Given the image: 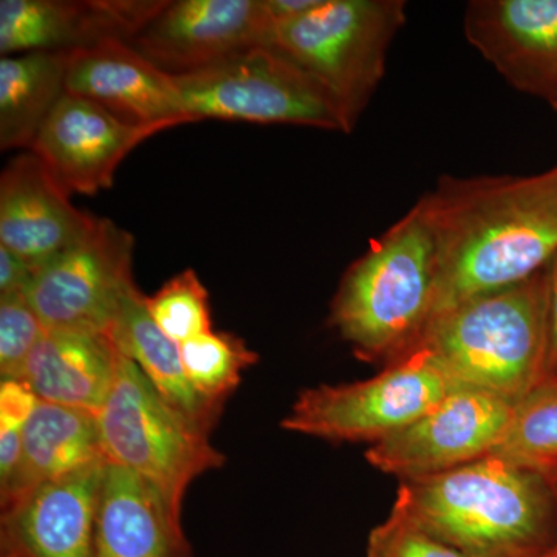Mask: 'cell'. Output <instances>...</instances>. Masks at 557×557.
I'll return each instance as SVG.
<instances>
[{"mask_svg":"<svg viewBox=\"0 0 557 557\" xmlns=\"http://www.w3.org/2000/svg\"><path fill=\"white\" fill-rule=\"evenodd\" d=\"M39 398L22 380H2L0 384V428L24 429Z\"/></svg>","mask_w":557,"mask_h":557,"instance_id":"28","label":"cell"},{"mask_svg":"<svg viewBox=\"0 0 557 557\" xmlns=\"http://www.w3.org/2000/svg\"><path fill=\"white\" fill-rule=\"evenodd\" d=\"M515 403L460 387L408 428L366 450V460L401 480L426 478L465 467L497 448Z\"/></svg>","mask_w":557,"mask_h":557,"instance_id":"10","label":"cell"},{"mask_svg":"<svg viewBox=\"0 0 557 557\" xmlns=\"http://www.w3.org/2000/svg\"><path fill=\"white\" fill-rule=\"evenodd\" d=\"M33 274L35 271L24 259L0 245V298L27 293Z\"/></svg>","mask_w":557,"mask_h":557,"instance_id":"29","label":"cell"},{"mask_svg":"<svg viewBox=\"0 0 557 557\" xmlns=\"http://www.w3.org/2000/svg\"><path fill=\"white\" fill-rule=\"evenodd\" d=\"M69 51L0 58V149L28 148L65 94Z\"/></svg>","mask_w":557,"mask_h":557,"instance_id":"22","label":"cell"},{"mask_svg":"<svg viewBox=\"0 0 557 557\" xmlns=\"http://www.w3.org/2000/svg\"><path fill=\"white\" fill-rule=\"evenodd\" d=\"M491 456L541 474H557V386L544 383L516 403L504 438Z\"/></svg>","mask_w":557,"mask_h":557,"instance_id":"23","label":"cell"},{"mask_svg":"<svg viewBox=\"0 0 557 557\" xmlns=\"http://www.w3.org/2000/svg\"><path fill=\"white\" fill-rule=\"evenodd\" d=\"M47 329L33 310L27 293L0 298V376L21 380L25 366Z\"/></svg>","mask_w":557,"mask_h":557,"instance_id":"26","label":"cell"},{"mask_svg":"<svg viewBox=\"0 0 557 557\" xmlns=\"http://www.w3.org/2000/svg\"><path fill=\"white\" fill-rule=\"evenodd\" d=\"M548 304H547V376L557 375V256L547 267Z\"/></svg>","mask_w":557,"mask_h":557,"instance_id":"30","label":"cell"},{"mask_svg":"<svg viewBox=\"0 0 557 557\" xmlns=\"http://www.w3.org/2000/svg\"><path fill=\"white\" fill-rule=\"evenodd\" d=\"M101 460L106 457L97 413L39 399L22 431L16 472L9 485L0 487V507H9L42 483Z\"/></svg>","mask_w":557,"mask_h":557,"instance_id":"21","label":"cell"},{"mask_svg":"<svg viewBox=\"0 0 557 557\" xmlns=\"http://www.w3.org/2000/svg\"><path fill=\"white\" fill-rule=\"evenodd\" d=\"M95 557H194L182 518L148 480L109 463Z\"/></svg>","mask_w":557,"mask_h":557,"instance_id":"18","label":"cell"},{"mask_svg":"<svg viewBox=\"0 0 557 557\" xmlns=\"http://www.w3.org/2000/svg\"><path fill=\"white\" fill-rule=\"evenodd\" d=\"M418 201L438 251L431 318L522 284L557 256V166L530 177H442Z\"/></svg>","mask_w":557,"mask_h":557,"instance_id":"1","label":"cell"},{"mask_svg":"<svg viewBox=\"0 0 557 557\" xmlns=\"http://www.w3.org/2000/svg\"><path fill=\"white\" fill-rule=\"evenodd\" d=\"M463 30L509 86L557 110V0H472Z\"/></svg>","mask_w":557,"mask_h":557,"instance_id":"14","label":"cell"},{"mask_svg":"<svg viewBox=\"0 0 557 557\" xmlns=\"http://www.w3.org/2000/svg\"><path fill=\"white\" fill-rule=\"evenodd\" d=\"M552 480L553 491H555V498H556V508H557V474L553 475V478H549ZM545 557H557V541L555 548L552 549V552L548 553Z\"/></svg>","mask_w":557,"mask_h":557,"instance_id":"31","label":"cell"},{"mask_svg":"<svg viewBox=\"0 0 557 557\" xmlns=\"http://www.w3.org/2000/svg\"><path fill=\"white\" fill-rule=\"evenodd\" d=\"M438 251L420 201L355 260L330 302L329 325L368 362L416 347L434 310Z\"/></svg>","mask_w":557,"mask_h":557,"instance_id":"3","label":"cell"},{"mask_svg":"<svg viewBox=\"0 0 557 557\" xmlns=\"http://www.w3.org/2000/svg\"><path fill=\"white\" fill-rule=\"evenodd\" d=\"M175 81L194 121L296 124L348 134L329 90L276 47L249 50Z\"/></svg>","mask_w":557,"mask_h":557,"instance_id":"8","label":"cell"},{"mask_svg":"<svg viewBox=\"0 0 557 557\" xmlns=\"http://www.w3.org/2000/svg\"><path fill=\"white\" fill-rule=\"evenodd\" d=\"M405 22L403 0H319L309 13L277 25L274 47L329 90L351 132L383 81Z\"/></svg>","mask_w":557,"mask_h":557,"instance_id":"5","label":"cell"},{"mask_svg":"<svg viewBox=\"0 0 557 557\" xmlns=\"http://www.w3.org/2000/svg\"><path fill=\"white\" fill-rule=\"evenodd\" d=\"M150 317L178 346L214 332L208 289L196 271L188 269L164 282L152 296H146Z\"/></svg>","mask_w":557,"mask_h":557,"instance_id":"25","label":"cell"},{"mask_svg":"<svg viewBox=\"0 0 557 557\" xmlns=\"http://www.w3.org/2000/svg\"><path fill=\"white\" fill-rule=\"evenodd\" d=\"M545 557V556H544Z\"/></svg>","mask_w":557,"mask_h":557,"instance_id":"33","label":"cell"},{"mask_svg":"<svg viewBox=\"0 0 557 557\" xmlns=\"http://www.w3.org/2000/svg\"><path fill=\"white\" fill-rule=\"evenodd\" d=\"M132 258V234L98 219L87 236L35 271L27 298L51 332L109 335L135 285Z\"/></svg>","mask_w":557,"mask_h":557,"instance_id":"9","label":"cell"},{"mask_svg":"<svg viewBox=\"0 0 557 557\" xmlns=\"http://www.w3.org/2000/svg\"><path fill=\"white\" fill-rule=\"evenodd\" d=\"M168 124L138 126L76 95H62L44 121L30 152L69 194L95 196L113 185L121 161Z\"/></svg>","mask_w":557,"mask_h":557,"instance_id":"13","label":"cell"},{"mask_svg":"<svg viewBox=\"0 0 557 557\" xmlns=\"http://www.w3.org/2000/svg\"><path fill=\"white\" fill-rule=\"evenodd\" d=\"M106 468L95 461L2 508L0 557H95Z\"/></svg>","mask_w":557,"mask_h":557,"instance_id":"12","label":"cell"},{"mask_svg":"<svg viewBox=\"0 0 557 557\" xmlns=\"http://www.w3.org/2000/svg\"><path fill=\"white\" fill-rule=\"evenodd\" d=\"M97 220L70 201L33 152L11 160L0 175V245L33 271L87 236Z\"/></svg>","mask_w":557,"mask_h":557,"instance_id":"17","label":"cell"},{"mask_svg":"<svg viewBox=\"0 0 557 557\" xmlns=\"http://www.w3.org/2000/svg\"><path fill=\"white\" fill-rule=\"evenodd\" d=\"M109 336L121 354L138 366L172 409L177 410L194 428L211 435L218 428L225 405L203 397L190 384L178 344L150 317L146 296L137 285L124 296Z\"/></svg>","mask_w":557,"mask_h":557,"instance_id":"20","label":"cell"},{"mask_svg":"<svg viewBox=\"0 0 557 557\" xmlns=\"http://www.w3.org/2000/svg\"><path fill=\"white\" fill-rule=\"evenodd\" d=\"M98 424L106 460L152 483L180 518L190 483L226 461L209 435L172 409L126 355Z\"/></svg>","mask_w":557,"mask_h":557,"instance_id":"6","label":"cell"},{"mask_svg":"<svg viewBox=\"0 0 557 557\" xmlns=\"http://www.w3.org/2000/svg\"><path fill=\"white\" fill-rule=\"evenodd\" d=\"M180 354L190 384L220 405L239 387L245 370L259 361V355L244 341L225 332L197 336L182 344Z\"/></svg>","mask_w":557,"mask_h":557,"instance_id":"24","label":"cell"},{"mask_svg":"<svg viewBox=\"0 0 557 557\" xmlns=\"http://www.w3.org/2000/svg\"><path fill=\"white\" fill-rule=\"evenodd\" d=\"M65 91L86 98L138 126L193 123L175 76L157 67L126 40H106L70 54Z\"/></svg>","mask_w":557,"mask_h":557,"instance_id":"16","label":"cell"},{"mask_svg":"<svg viewBox=\"0 0 557 557\" xmlns=\"http://www.w3.org/2000/svg\"><path fill=\"white\" fill-rule=\"evenodd\" d=\"M368 557H471L443 544L397 508L370 531Z\"/></svg>","mask_w":557,"mask_h":557,"instance_id":"27","label":"cell"},{"mask_svg":"<svg viewBox=\"0 0 557 557\" xmlns=\"http://www.w3.org/2000/svg\"><path fill=\"white\" fill-rule=\"evenodd\" d=\"M458 383L428 348L416 346L373 379L306 388L281 428L330 443L383 442L437 408Z\"/></svg>","mask_w":557,"mask_h":557,"instance_id":"7","label":"cell"},{"mask_svg":"<svg viewBox=\"0 0 557 557\" xmlns=\"http://www.w3.org/2000/svg\"><path fill=\"white\" fill-rule=\"evenodd\" d=\"M547 269L431 318L428 348L463 386L518 403L547 376Z\"/></svg>","mask_w":557,"mask_h":557,"instance_id":"4","label":"cell"},{"mask_svg":"<svg viewBox=\"0 0 557 557\" xmlns=\"http://www.w3.org/2000/svg\"><path fill=\"white\" fill-rule=\"evenodd\" d=\"M166 0H2L0 53L72 51L129 42Z\"/></svg>","mask_w":557,"mask_h":557,"instance_id":"15","label":"cell"},{"mask_svg":"<svg viewBox=\"0 0 557 557\" xmlns=\"http://www.w3.org/2000/svg\"><path fill=\"white\" fill-rule=\"evenodd\" d=\"M394 508L471 557H544L557 541L552 480L497 456L401 480Z\"/></svg>","mask_w":557,"mask_h":557,"instance_id":"2","label":"cell"},{"mask_svg":"<svg viewBox=\"0 0 557 557\" xmlns=\"http://www.w3.org/2000/svg\"><path fill=\"white\" fill-rule=\"evenodd\" d=\"M269 0L166 2L129 40L163 72L185 76L260 47H274Z\"/></svg>","mask_w":557,"mask_h":557,"instance_id":"11","label":"cell"},{"mask_svg":"<svg viewBox=\"0 0 557 557\" xmlns=\"http://www.w3.org/2000/svg\"><path fill=\"white\" fill-rule=\"evenodd\" d=\"M121 355L104 333L47 330L21 380L40 401L98 416L115 384Z\"/></svg>","mask_w":557,"mask_h":557,"instance_id":"19","label":"cell"},{"mask_svg":"<svg viewBox=\"0 0 557 557\" xmlns=\"http://www.w3.org/2000/svg\"><path fill=\"white\" fill-rule=\"evenodd\" d=\"M545 381H547V383L556 384V386H557V375L552 376V379H548V380H545Z\"/></svg>","mask_w":557,"mask_h":557,"instance_id":"32","label":"cell"}]
</instances>
